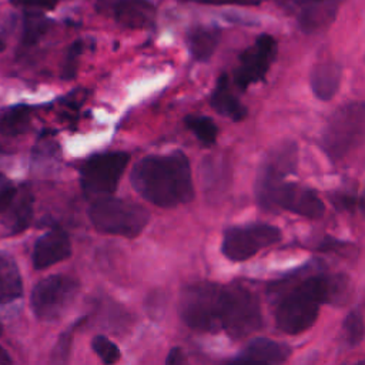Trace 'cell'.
I'll list each match as a JSON object with an SVG mask.
<instances>
[{
    "label": "cell",
    "mask_w": 365,
    "mask_h": 365,
    "mask_svg": "<svg viewBox=\"0 0 365 365\" xmlns=\"http://www.w3.org/2000/svg\"><path fill=\"white\" fill-rule=\"evenodd\" d=\"M134 190L154 205L171 208L194 197L190 160L181 151L140 160L131 173Z\"/></svg>",
    "instance_id": "cell-1"
},
{
    "label": "cell",
    "mask_w": 365,
    "mask_h": 365,
    "mask_svg": "<svg viewBox=\"0 0 365 365\" xmlns=\"http://www.w3.org/2000/svg\"><path fill=\"white\" fill-rule=\"evenodd\" d=\"M339 284L334 278L315 275L297 285L275 311L277 327L289 335L307 331L317 321L319 305L328 302Z\"/></svg>",
    "instance_id": "cell-2"
},
{
    "label": "cell",
    "mask_w": 365,
    "mask_h": 365,
    "mask_svg": "<svg viewBox=\"0 0 365 365\" xmlns=\"http://www.w3.org/2000/svg\"><path fill=\"white\" fill-rule=\"evenodd\" d=\"M365 141V103L352 101L336 108L321 137L322 150L338 161Z\"/></svg>",
    "instance_id": "cell-3"
},
{
    "label": "cell",
    "mask_w": 365,
    "mask_h": 365,
    "mask_svg": "<svg viewBox=\"0 0 365 365\" xmlns=\"http://www.w3.org/2000/svg\"><path fill=\"white\" fill-rule=\"evenodd\" d=\"M224 285L197 282L187 285L180 297V315L192 329L214 332L221 329Z\"/></svg>",
    "instance_id": "cell-4"
},
{
    "label": "cell",
    "mask_w": 365,
    "mask_h": 365,
    "mask_svg": "<svg viewBox=\"0 0 365 365\" xmlns=\"http://www.w3.org/2000/svg\"><path fill=\"white\" fill-rule=\"evenodd\" d=\"M88 217L96 230L127 238L137 237L150 220L148 211L140 204L111 197L96 200L88 210Z\"/></svg>",
    "instance_id": "cell-5"
},
{
    "label": "cell",
    "mask_w": 365,
    "mask_h": 365,
    "mask_svg": "<svg viewBox=\"0 0 365 365\" xmlns=\"http://www.w3.org/2000/svg\"><path fill=\"white\" fill-rule=\"evenodd\" d=\"M261 324L262 315L257 297L242 285H224L221 329L238 339L257 331Z\"/></svg>",
    "instance_id": "cell-6"
},
{
    "label": "cell",
    "mask_w": 365,
    "mask_h": 365,
    "mask_svg": "<svg viewBox=\"0 0 365 365\" xmlns=\"http://www.w3.org/2000/svg\"><path fill=\"white\" fill-rule=\"evenodd\" d=\"M128 160V154L121 151L100 153L88 157L80 168V184L84 194L94 200L110 197L115 191Z\"/></svg>",
    "instance_id": "cell-7"
},
{
    "label": "cell",
    "mask_w": 365,
    "mask_h": 365,
    "mask_svg": "<svg viewBox=\"0 0 365 365\" xmlns=\"http://www.w3.org/2000/svg\"><path fill=\"white\" fill-rule=\"evenodd\" d=\"M80 284L70 275H50L31 291V307L38 319L54 321L60 318L73 304Z\"/></svg>",
    "instance_id": "cell-8"
},
{
    "label": "cell",
    "mask_w": 365,
    "mask_h": 365,
    "mask_svg": "<svg viewBox=\"0 0 365 365\" xmlns=\"http://www.w3.org/2000/svg\"><path fill=\"white\" fill-rule=\"evenodd\" d=\"M264 208H282L308 218H319L325 211L322 200L315 191L294 182H278L268 188L255 190Z\"/></svg>",
    "instance_id": "cell-9"
},
{
    "label": "cell",
    "mask_w": 365,
    "mask_h": 365,
    "mask_svg": "<svg viewBox=\"0 0 365 365\" xmlns=\"http://www.w3.org/2000/svg\"><path fill=\"white\" fill-rule=\"evenodd\" d=\"M281 232L269 224H250L228 228L222 240V254L231 261H245L262 248L279 241Z\"/></svg>",
    "instance_id": "cell-10"
},
{
    "label": "cell",
    "mask_w": 365,
    "mask_h": 365,
    "mask_svg": "<svg viewBox=\"0 0 365 365\" xmlns=\"http://www.w3.org/2000/svg\"><path fill=\"white\" fill-rule=\"evenodd\" d=\"M277 54V41L268 34H261L252 46H250L241 56L240 64L235 70V83L240 88L261 81Z\"/></svg>",
    "instance_id": "cell-11"
},
{
    "label": "cell",
    "mask_w": 365,
    "mask_h": 365,
    "mask_svg": "<svg viewBox=\"0 0 365 365\" xmlns=\"http://www.w3.org/2000/svg\"><path fill=\"white\" fill-rule=\"evenodd\" d=\"M96 9L127 29L145 30L155 24L157 10L150 0H96Z\"/></svg>",
    "instance_id": "cell-12"
},
{
    "label": "cell",
    "mask_w": 365,
    "mask_h": 365,
    "mask_svg": "<svg viewBox=\"0 0 365 365\" xmlns=\"http://www.w3.org/2000/svg\"><path fill=\"white\" fill-rule=\"evenodd\" d=\"M297 147L292 143H285L277 147L264 161L257 180V188L262 190L274 184L285 181V177L295 171Z\"/></svg>",
    "instance_id": "cell-13"
},
{
    "label": "cell",
    "mask_w": 365,
    "mask_h": 365,
    "mask_svg": "<svg viewBox=\"0 0 365 365\" xmlns=\"http://www.w3.org/2000/svg\"><path fill=\"white\" fill-rule=\"evenodd\" d=\"M71 255V242L61 230H51L41 235L33 250V264L37 269H44Z\"/></svg>",
    "instance_id": "cell-14"
},
{
    "label": "cell",
    "mask_w": 365,
    "mask_h": 365,
    "mask_svg": "<svg viewBox=\"0 0 365 365\" xmlns=\"http://www.w3.org/2000/svg\"><path fill=\"white\" fill-rule=\"evenodd\" d=\"M341 0H298V23L304 31L325 29L335 17Z\"/></svg>",
    "instance_id": "cell-15"
},
{
    "label": "cell",
    "mask_w": 365,
    "mask_h": 365,
    "mask_svg": "<svg viewBox=\"0 0 365 365\" xmlns=\"http://www.w3.org/2000/svg\"><path fill=\"white\" fill-rule=\"evenodd\" d=\"M341 83V67L335 63L317 64L309 76V84L319 100H329L335 96Z\"/></svg>",
    "instance_id": "cell-16"
},
{
    "label": "cell",
    "mask_w": 365,
    "mask_h": 365,
    "mask_svg": "<svg viewBox=\"0 0 365 365\" xmlns=\"http://www.w3.org/2000/svg\"><path fill=\"white\" fill-rule=\"evenodd\" d=\"M210 103L212 108L234 121H240L247 115V108L238 101V98L231 93L228 77L225 74L220 76L217 86L211 94Z\"/></svg>",
    "instance_id": "cell-17"
},
{
    "label": "cell",
    "mask_w": 365,
    "mask_h": 365,
    "mask_svg": "<svg viewBox=\"0 0 365 365\" xmlns=\"http://www.w3.org/2000/svg\"><path fill=\"white\" fill-rule=\"evenodd\" d=\"M221 31L217 27L198 26L188 31L187 46L191 56L198 61H207L215 51Z\"/></svg>",
    "instance_id": "cell-18"
},
{
    "label": "cell",
    "mask_w": 365,
    "mask_h": 365,
    "mask_svg": "<svg viewBox=\"0 0 365 365\" xmlns=\"http://www.w3.org/2000/svg\"><path fill=\"white\" fill-rule=\"evenodd\" d=\"M23 294L19 268L13 258L0 252V304H9Z\"/></svg>",
    "instance_id": "cell-19"
},
{
    "label": "cell",
    "mask_w": 365,
    "mask_h": 365,
    "mask_svg": "<svg viewBox=\"0 0 365 365\" xmlns=\"http://www.w3.org/2000/svg\"><path fill=\"white\" fill-rule=\"evenodd\" d=\"M242 352L255 356L269 365H281L288 358L289 348L278 341H272L268 338H255L245 346Z\"/></svg>",
    "instance_id": "cell-20"
},
{
    "label": "cell",
    "mask_w": 365,
    "mask_h": 365,
    "mask_svg": "<svg viewBox=\"0 0 365 365\" xmlns=\"http://www.w3.org/2000/svg\"><path fill=\"white\" fill-rule=\"evenodd\" d=\"M31 121V108L29 106H13L0 114V134L14 137L23 134Z\"/></svg>",
    "instance_id": "cell-21"
},
{
    "label": "cell",
    "mask_w": 365,
    "mask_h": 365,
    "mask_svg": "<svg viewBox=\"0 0 365 365\" xmlns=\"http://www.w3.org/2000/svg\"><path fill=\"white\" fill-rule=\"evenodd\" d=\"M33 215V198L29 192H23L17 202L11 205V212L9 217V227L13 234L23 231L31 220Z\"/></svg>",
    "instance_id": "cell-22"
},
{
    "label": "cell",
    "mask_w": 365,
    "mask_h": 365,
    "mask_svg": "<svg viewBox=\"0 0 365 365\" xmlns=\"http://www.w3.org/2000/svg\"><path fill=\"white\" fill-rule=\"evenodd\" d=\"M185 125L202 144L212 145L215 143L218 128L210 117L188 115V117H185Z\"/></svg>",
    "instance_id": "cell-23"
},
{
    "label": "cell",
    "mask_w": 365,
    "mask_h": 365,
    "mask_svg": "<svg viewBox=\"0 0 365 365\" xmlns=\"http://www.w3.org/2000/svg\"><path fill=\"white\" fill-rule=\"evenodd\" d=\"M51 26V21L44 17L38 11H30L24 17V24H23V44L24 46H31L34 44Z\"/></svg>",
    "instance_id": "cell-24"
},
{
    "label": "cell",
    "mask_w": 365,
    "mask_h": 365,
    "mask_svg": "<svg viewBox=\"0 0 365 365\" xmlns=\"http://www.w3.org/2000/svg\"><path fill=\"white\" fill-rule=\"evenodd\" d=\"M84 322V318H81L78 322L73 324L70 328H67L57 339L51 355H50V364L48 365H68L70 359V352H71V345H73V335L74 331L80 324Z\"/></svg>",
    "instance_id": "cell-25"
},
{
    "label": "cell",
    "mask_w": 365,
    "mask_h": 365,
    "mask_svg": "<svg viewBox=\"0 0 365 365\" xmlns=\"http://www.w3.org/2000/svg\"><path fill=\"white\" fill-rule=\"evenodd\" d=\"M91 346L94 349V352L98 355V358L106 364V365H113L115 364L121 354L120 349L117 348V345L114 342H111L107 336L104 335H97L93 338L91 341Z\"/></svg>",
    "instance_id": "cell-26"
},
{
    "label": "cell",
    "mask_w": 365,
    "mask_h": 365,
    "mask_svg": "<svg viewBox=\"0 0 365 365\" xmlns=\"http://www.w3.org/2000/svg\"><path fill=\"white\" fill-rule=\"evenodd\" d=\"M344 334L346 341L352 345L362 341L365 335V325H364V318L359 312L352 311L346 315L344 321Z\"/></svg>",
    "instance_id": "cell-27"
},
{
    "label": "cell",
    "mask_w": 365,
    "mask_h": 365,
    "mask_svg": "<svg viewBox=\"0 0 365 365\" xmlns=\"http://www.w3.org/2000/svg\"><path fill=\"white\" fill-rule=\"evenodd\" d=\"M83 51V43L81 41H74L70 48L67 50V54L63 61V68H61V77L64 80H71L76 77L77 67H78V58Z\"/></svg>",
    "instance_id": "cell-28"
},
{
    "label": "cell",
    "mask_w": 365,
    "mask_h": 365,
    "mask_svg": "<svg viewBox=\"0 0 365 365\" xmlns=\"http://www.w3.org/2000/svg\"><path fill=\"white\" fill-rule=\"evenodd\" d=\"M17 195V188L14 184L4 175H0V214L9 210Z\"/></svg>",
    "instance_id": "cell-29"
},
{
    "label": "cell",
    "mask_w": 365,
    "mask_h": 365,
    "mask_svg": "<svg viewBox=\"0 0 365 365\" xmlns=\"http://www.w3.org/2000/svg\"><path fill=\"white\" fill-rule=\"evenodd\" d=\"M334 204L338 208L348 210V211H361L365 214V198H359L356 195H348V194H338L332 197Z\"/></svg>",
    "instance_id": "cell-30"
},
{
    "label": "cell",
    "mask_w": 365,
    "mask_h": 365,
    "mask_svg": "<svg viewBox=\"0 0 365 365\" xmlns=\"http://www.w3.org/2000/svg\"><path fill=\"white\" fill-rule=\"evenodd\" d=\"M14 6L37 10H53L58 0H10Z\"/></svg>",
    "instance_id": "cell-31"
},
{
    "label": "cell",
    "mask_w": 365,
    "mask_h": 365,
    "mask_svg": "<svg viewBox=\"0 0 365 365\" xmlns=\"http://www.w3.org/2000/svg\"><path fill=\"white\" fill-rule=\"evenodd\" d=\"M225 365H269V364H267V362H264V361H261V359H258L255 356H251V355L242 352L240 356L234 358L232 361H230Z\"/></svg>",
    "instance_id": "cell-32"
},
{
    "label": "cell",
    "mask_w": 365,
    "mask_h": 365,
    "mask_svg": "<svg viewBox=\"0 0 365 365\" xmlns=\"http://www.w3.org/2000/svg\"><path fill=\"white\" fill-rule=\"evenodd\" d=\"M205 4H241V6H255L259 0H192Z\"/></svg>",
    "instance_id": "cell-33"
},
{
    "label": "cell",
    "mask_w": 365,
    "mask_h": 365,
    "mask_svg": "<svg viewBox=\"0 0 365 365\" xmlns=\"http://www.w3.org/2000/svg\"><path fill=\"white\" fill-rule=\"evenodd\" d=\"M165 365H184V355L180 348H173L167 355Z\"/></svg>",
    "instance_id": "cell-34"
},
{
    "label": "cell",
    "mask_w": 365,
    "mask_h": 365,
    "mask_svg": "<svg viewBox=\"0 0 365 365\" xmlns=\"http://www.w3.org/2000/svg\"><path fill=\"white\" fill-rule=\"evenodd\" d=\"M0 365H11V358L9 356L7 351L0 345Z\"/></svg>",
    "instance_id": "cell-35"
},
{
    "label": "cell",
    "mask_w": 365,
    "mask_h": 365,
    "mask_svg": "<svg viewBox=\"0 0 365 365\" xmlns=\"http://www.w3.org/2000/svg\"><path fill=\"white\" fill-rule=\"evenodd\" d=\"M4 50V43L0 40V53Z\"/></svg>",
    "instance_id": "cell-36"
},
{
    "label": "cell",
    "mask_w": 365,
    "mask_h": 365,
    "mask_svg": "<svg viewBox=\"0 0 365 365\" xmlns=\"http://www.w3.org/2000/svg\"><path fill=\"white\" fill-rule=\"evenodd\" d=\"M352 365H365V361H359V362H355Z\"/></svg>",
    "instance_id": "cell-37"
},
{
    "label": "cell",
    "mask_w": 365,
    "mask_h": 365,
    "mask_svg": "<svg viewBox=\"0 0 365 365\" xmlns=\"http://www.w3.org/2000/svg\"><path fill=\"white\" fill-rule=\"evenodd\" d=\"M1 332H3V327H1V324H0V335H1Z\"/></svg>",
    "instance_id": "cell-38"
}]
</instances>
